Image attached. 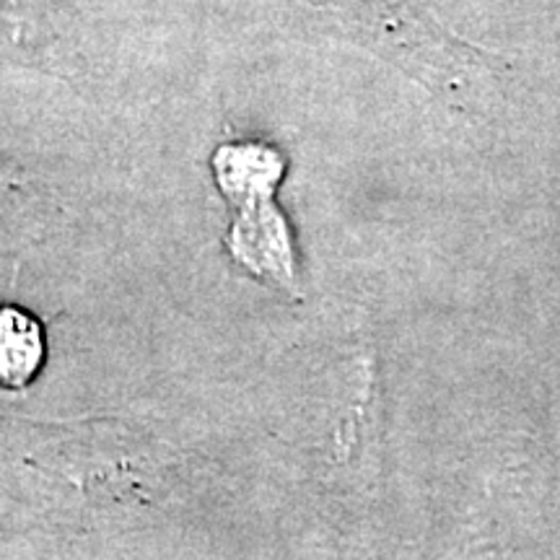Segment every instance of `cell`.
I'll return each mask as SVG.
<instances>
[{
    "mask_svg": "<svg viewBox=\"0 0 560 560\" xmlns=\"http://www.w3.org/2000/svg\"><path fill=\"white\" fill-rule=\"evenodd\" d=\"M276 185L249 187L226 198L236 210L226 236L229 252L252 276L283 291L296 289V257L285 215L276 202Z\"/></svg>",
    "mask_w": 560,
    "mask_h": 560,
    "instance_id": "2",
    "label": "cell"
},
{
    "mask_svg": "<svg viewBox=\"0 0 560 560\" xmlns=\"http://www.w3.org/2000/svg\"><path fill=\"white\" fill-rule=\"evenodd\" d=\"M332 11L355 42L446 96L480 86L486 60L444 30L425 0H335Z\"/></svg>",
    "mask_w": 560,
    "mask_h": 560,
    "instance_id": "1",
    "label": "cell"
},
{
    "mask_svg": "<svg viewBox=\"0 0 560 560\" xmlns=\"http://www.w3.org/2000/svg\"><path fill=\"white\" fill-rule=\"evenodd\" d=\"M60 30L47 0H0V55L21 62L52 60Z\"/></svg>",
    "mask_w": 560,
    "mask_h": 560,
    "instance_id": "4",
    "label": "cell"
},
{
    "mask_svg": "<svg viewBox=\"0 0 560 560\" xmlns=\"http://www.w3.org/2000/svg\"><path fill=\"white\" fill-rule=\"evenodd\" d=\"M45 361L47 335L37 314L16 304H0V389H26Z\"/></svg>",
    "mask_w": 560,
    "mask_h": 560,
    "instance_id": "3",
    "label": "cell"
}]
</instances>
